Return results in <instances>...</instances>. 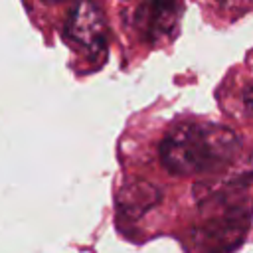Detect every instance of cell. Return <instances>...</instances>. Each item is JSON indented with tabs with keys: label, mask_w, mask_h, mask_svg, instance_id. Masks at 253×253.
<instances>
[{
	"label": "cell",
	"mask_w": 253,
	"mask_h": 253,
	"mask_svg": "<svg viewBox=\"0 0 253 253\" xmlns=\"http://www.w3.org/2000/svg\"><path fill=\"white\" fill-rule=\"evenodd\" d=\"M219 4H223V6H235V4H239V2H245V0H217Z\"/></svg>",
	"instance_id": "cell-7"
},
{
	"label": "cell",
	"mask_w": 253,
	"mask_h": 253,
	"mask_svg": "<svg viewBox=\"0 0 253 253\" xmlns=\"http://www.w3.org/2000/svg\"><path fill=\"white\" fill-rule=\"evenodd\" d=\"M178 18L180 0H144L134 14V24L148 43H158L176 30Z\"/></svg>",
	"instance_id": "cell-4"
},
{
	"label": "cell",
	"mask_w": 253,
	"mask_h": 253,
	"mask_svg": "<svg viewBox=\"0 0 253 253\" xmlns=\"http://www.w3.org/2000/svg\"><path fill=\"white\" fill-rule=\"evenodd\" d=\"M243 103H245L247 109L253 111V83H249V85L245 87V91H243Z\"/></svg>",
	"instance_id": "cell-6"
},
{
	"label": "cell",
	"mask_w": 253,
	"mask_h": 253,
	"mask_svg": "<svg viewBox=\"0 0 253 253\" xmlns=\"http://www.w3.org/2000/svg\"><path fill=\"white\" fill-rule=\"evenodd\" d=\"M158 198L156 194V188H152L150 184H144V182H134L132 186H126L121 194V206L123 208H128V210H136L140 208L138 204H142L144 208L152 206V202Z\"/></svg>",
	"instance_id": "cell-5"
},
{
	"label": "cell",
	"mask_w": 253,
	"mask_h": 253,
	"mask_svg": "<svg viewBox=\"0 0 253 253\" xmlns=\"http://www.w3.org/2000/svg\"><path fill=\"white\" fill-rule=\"evenodd\" d=\"M241 150V136L215 123H180L160 142V160L174 176L213 174Z\"/></svg>",
	"instance_id": "cell-1"
},
{
	"label": "cell",
	"mask_w": 253,
	"mask_h": 253,
	"mask_svg": "<svg viewBox=\"0 0 253 253\" xmlns=\"http://www.w3.org/2000/svg\"><path fill=\"white\" fill-rule=\"evenodd\" d=\"M251 202L243 198H227V194L211 200L210 211L196 227V243L206 253H227L249 229Z\"/></svg>",
	"instance_id": "cell-2"
},
{
	"label": "cell",
	"mask_w": 253,
	"mask_h": 253,
	"mask_svg": "<svg viewBox=\"0 0 253 253\" xmlns=\"http://www.w3.org/2000/svg\"><path fill=\"white\" fill-rule=\"evenodd\" d=\"M65 36L71 43L83 49L89 59L101 57L107 51L109 26L99 4L93 0H79L65 20Z\"/></svg>",
	"instance_id": "cell-3"
},
{
	"label": "cell",
	"mask_w": 253,
	"mask_h": 253,
	"mask_svg": "<svg viewBox=\"0 0 253 253\" xmlns=\"http://www.w3.org/2000/svg\"><path fill=\"white\" fill-rule=\"evenodd\" d=\"M42 2H45V4H57V2H63V0H42Z\"/></svg>",
	"instance_id": "cell-8"
}]
</instances>
